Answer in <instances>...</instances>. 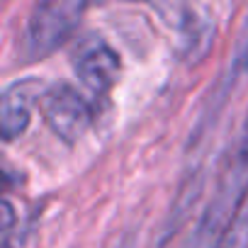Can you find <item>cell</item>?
Returning a JSON list of instances; mask_svg holds the SVG:
<instances>
[{"instance_id": "obj_1", "label": "cell", "mask_w": 248, "mask_h": 248, "mask_svg": "<svg viewBox=\"0 0 248 248\" xmlns=\"http://www.w3.org/2000/svg\"><path fill=\"white\" fill-rule=\"evenodd\" d=\"M85 10L88 5L78 0H54V3L34 5L27 15L20 42L25 61H42L63 46L80 27Z\"/></svg>"}, {"instance_id": "obj_2", "label": "cell", "mask_w": 248, "mask_h": 248, "mask_svg": "<svg viewBox=\"0 0 248 248\" xmlns=\"http://www.w3.org/2000/svg\"><path fill=\"white\" fill-rule=\"evenodd\" d=\"M39 112L46 127L66 144L78 141L93 124V105L71 83L46 85L39 100Z\"/></svg>"}, {"instance_id": "obj_3", "label": "cell", "mask_w": 248, "mask_h": 248, "mask_svg": "<svg viewBox=\"0 0 248 248\" xmlns=\"http://www.w3.org/2000/svg\"><path fill=\"white\" fill-rule=\"evenodd\" d=\"M71 66L80 85L95 97L109 95V90L117 85L122 76L119 54L112 49V44L105 37L93 32L76 39L71 49Z\"/></svg>"}, {"instance_id": "obj_4", "label": "cell", "mask_w": 248, "mask_h": 248, "mask_svg": "<svg viewBox=\"0 0 248 248\" xmlns=\"http://www.w3.org/2000/svg\"><path fill=\"white\" fill-rule=\"evenodd\" d=\"M46 85L37 80H15L0 95V134L5 141L20 139L34 119L42 93Z\"/></svg>"}, {"instance_id": "obj_5", "label": "cell", "mask_w": 248, "mask_h": 248, "mask_svg": "<svg viewBox=\"0 0 248 248\" xmlns=\"http://www.w3.org/2000/svg\"><path fill=\"white\" fill-rule=\"evenodd\" d=\"M156 10L163 15L170 32L183 42L187 54H197V51H204L209 46L212 30L207 25L209 17H202V8H195V5H158Z\"/></svg>"}, {"instance_id": "obj_6", "label": "cell", "mask_w": 248, "mask_h": 248, "mask_svg": "<svg viewBox=\"0 0 248 248\" xmlns=\"http://www.w3.org/2000/svg\"><path fill=\"white\" fill-rule=\"evenodd\" d=\"M248 73V15L241 25V32H238V39L233 44V51H231V63H229V76L226 78H233V80H241L246 78Z\"/></svg>"}]
</instances>
